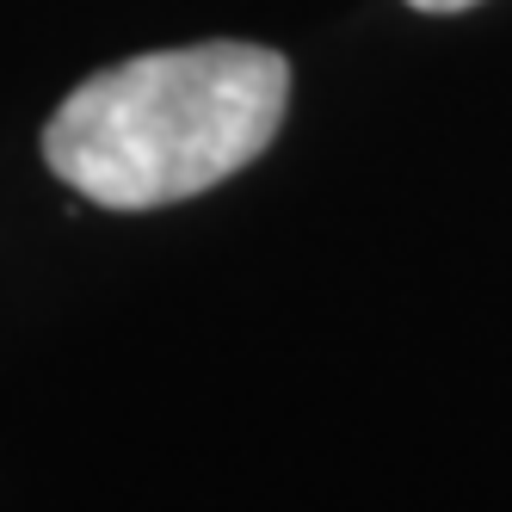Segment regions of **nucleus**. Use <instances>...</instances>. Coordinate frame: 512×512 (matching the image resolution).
I'll return each mask as SVG.
<instances>
[{
    "instance_id": "obj_1",
    "label": "nucleus",
    "mask_w": 512,
    "mask_h": 512,
    "mask_svg": "<svg viewBox=\"0 0 512 512\" xmlns=\"http://www.w3.org/2000/svg\"><path fill=\"white\" fill-rule=\"evenodd\" d=\"M284 105L290 62L266 44L149 50L56 105L44 161L99 210H167L260 161Z\"/></svg>"
},
{
    "instance_id": "obj_2",
    "label": "nucleus",
    "mask_w": 512,
    "mask_h": 512,
    "mask_svg": "<svg viewBox=\"0 0 512 512\" xmlns=\"http://www.w3.org/2000/svg\"><path fill=\"white\" fill-rule=\"evenodd\" d=\"M414 13H463V7H475V0H408Z\"/></svg>"
}]
</instances>
